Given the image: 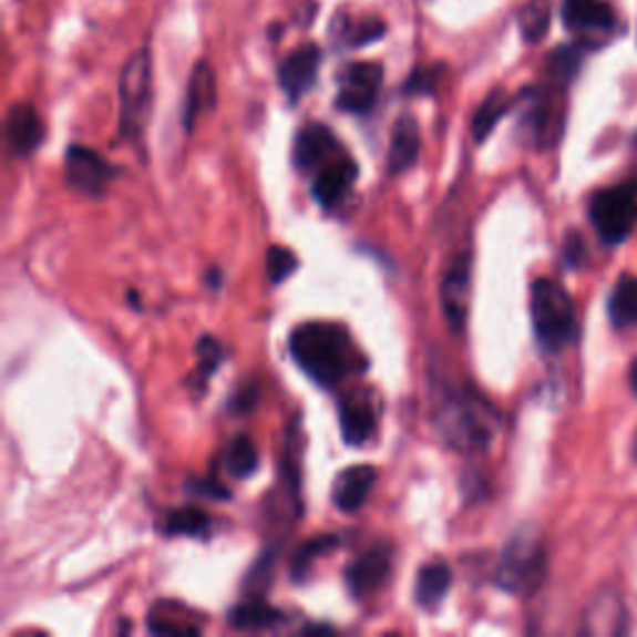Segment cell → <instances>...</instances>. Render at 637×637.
Returning <instances> with one entry per match:
<instances>
[{
	"instance_id": "cell-1",
	"label": "cell",
	"mask_w": 637,
	"mask_h": 637,
	"mask_svg": "<svg viewBox=\"0 0 637 637\" xmlns=\"http://www.w3.org/2000/svg\"><path fill=\"white\" fill-rule=\"evenodd\" d=\"M433 427L441 441L461 453L489 449L501 427V413L469 383L431 381Z\"/></svg>"
},
{
	"instance_id": "cell-2",
	"label": "cell",
	"mask_w": 637,
	"mask_h": 637,
	"mask_svg": "<svg viewBox=\"0 0 637 637\" xmlns=\"http://www.w3.org/2000/svg\"><path fill=\"white\" fill-rule=\"evenodd\" d=\"M289 353L297 367L321 389L339 383L367 369V359L351 333L337 321H305L289 333Z\"/></svg>"
},
{
	"instance_id": "cell-3",
	"label": "cell",
	"mask_w": 637,
	"mask_h": 637,
	"mask_svg": "<svg viewBox=\"0 0 637 637\" xmlns=\"http://www.w3.org/2000/svg\"><path fill=\"white\" fill-rule=\"evenodd\" d=\"M533 331L545 351H561L575 339V305L561 281L541 277L531 287Z\"/></svg>"
},
{
	"instance_id": "cell-4",
	"label": "cell",
	"mask_w": 637,
	"mask_h": 637,
	"mask_svg": "<svg viewBox=\"0 0 637 637\" xmlns=\"http://www.w3.org/2000/svg\"><path fill=\"white\" fill-rule=\"evenodd\" d=\"M120 133L130 143H143L153 107V58L147 50H135L120 73Z\"/></svg>"
},
{
	"instance_id": "cell-5",
	"label": "cell",
	"mask_w": 637,
	"mask_h": 637,
	"mask_svg": "<svg viewBox=\"0 0 637 637\" xmlns=\"http://www.w3.org/2000/svg\"><path fill=\"white\" fill-rule=\"evenodd\" d=\"M545 573V545L533 525H523L503 545L495 565V585L501 590L521 595L531 593Z\"/></svg>"
},
{
	"instance_id": "cell-6",
	"label": "cell",
	"mask_w": 637,
	"mask_h": 637,
	"mask_svg": "<svg viewBox=\"0 0 637 637\" xmlns=\"http://www.w3.org/2000/svg\"><path fill=\"white\" fill-rule=\"evenodd\" d=\"M590 222L603 242L620 245L637 227V185L600 189L590 199Z\"/></svg>"
},
{
	"instance_id": "cell-7",
	"label": "cell",
	"mask_w": 637,
	"mask_h": 637,
	"mask_svg": "<svg viewBox=\"0 0 637 637\" xmlns=\"http://www.w3.org/2000/svg\"><path fill=\"white\" fill-rule=\"evenodd\" d=\"M117 175V167L95 153V150L83 145H70L65 153V182L80 195L88 197H103L105 189L113 185Z\"/></svg>"
},
{
	"instance_id": "cell-8",
	"label": "cell",
	"mask_w": 637,
	"mask_h": 637,
	"mask_svg": "<svg viewBox=\"0 0 637 637\" xmlns=\"http://www.w3.org/2000/svg\"><path fill=\"white\" fill-rule=\"evenodd\" d=\"M337 107L343 113L363 115L377 105L383 83V68L379 63H349L339 73Z\"/></svg>"
},
{
	"instance_id": "cell-9",
	"label": "cell",
	"mask_w": 637,
	"mask_h": 637,
	"mask_svg": "<svg viewBox=\"0 0 637 637\" xmlns=\"http://www.w3.org/2000/svg\"><path fill=\"white\" fill-rule=\"evenodd\" d=\"M471 251H461V255L451 261L449 269L443 271L441 279V309L449 319V327L453 333H463L469 321V297H471Z\"/></svg>"
},
{
	"instance_id": "cell-10",
	"label": "cell",
	"mask_w": 637,
	"mask_h": 637,
	"mask_svg": "<svg viewBox=\"0 0 637 637\" xmlns=\"http://www.w3.org/2000/svg\"><path fill=\"white\" fill-rule=\"evenodd\" d=\"M357 177H359L357 162L351 160L349 153H343L329 160L327 165H321L315 172V177H311V197H315L321 209L327 212L337 209L351 195Z\"/></svg>"
},
{
	"instance_id": "cell-11",
	"label": "cell",
	"mask_w": 637,
	"mask_h": 637,
	"mask_svg": "<svg viewBox=\"0 0 637 637\" xmlns=\"http://www.w3.org/2000/svg\"><path fill=\"white\" fill-rule=\"evenodd\" d=\"M393 568V551L389 545H373L359 558H353L347 571H343V583H347L353 598H369L371 593L383 588Z\"/></svg>"
},
{
	"instance_id": "cell-12",
	"label": "cell",
	"mask_w": 637,
	"mask_h": 637,
	"mask_svg": "<svg viewBox=\"0 0 637 637\" xmlns=\"http://www.w3.org/2000/svg\"><path fill=\"white\" fill-rule=\"evenodd\" d=\"M321 65V50L315 43H305L281 60L279 65V88L285 90L289 103H299L317 83Z\"/></svg>"
},
{
	"instance_id": "cell-13",
	"label": "cell",
	"mask_w": 637,
	"mask_h": 637,
	"mask_svg": "<svg viewBox=\"0 0 637 637\" xmlns=\"http://www.w3.org/2000/svg\"><path fill=\"white\" fill-rule=\"evenodd\" d=\"M347 153L339 137L327 125L309 123L299 130L295 143V165L301 172H317L329 160Z\"/></svg>"
},
{
	"instance_id": "cell-14",
	"label": "cell",
	"mask_w": 637,
	"mask_h": 637,
	"mask_svg": "<svg viewBox=\"0 0 637 637\" xmlns=\"http://www.w3.org/2000/svg\"><path fill=\"white\" fill-rule=\"evenodd\" d=\"M6 137L10 153L16 157L33 155L45 140V125L38 110L28 103H16L10 107L6 117Z\"/></svg>"
},
{
	"instance_id": "cell-15",
	"label": "cell",
	"mask_w": 637,
	"mask_h": 637,
	"mask_svg": "<svg viewBox=\"0 0 637 637\" xmlns=\"http://www.w3.org/2000/svg\"><path fill=\"white\" fill-rule=\"evenodd\" d=\"M379 471L373 466H349L339 471V476L333 479L331 485V501L341 513H357L363 503H367L369 493L377 485Z\"/></svg>"
},
{
	"instance_id": "cell-16",
	"label": "cell",
	"mask_w": 637,
	"mask_h": 637,
	"mask_svg": "<svg viewBox=\"0 0 637 637\" xmlns=\"http://www.w3.org/2000/svg\"><path fill=\"white\" fill-rule=\"evenodd\" d=\"M205 618L179 600H157L147 613V630L153 635H199Z\"/></svg>"
},
{
	"instance_id": "cell-17",
	"label": "cell",
	"mask_w": 637,
	"mask_h": 637,
	"mask_svg": "<svg viewBox=\"0 0 637 637\" xmlns=\"http://www.w3.org/2000/svg\"><path fill=\"white\" fill-rule=\"evenodd\" d=\"M339 427L347 446H363L377 433V409L367 397L351 393L339 403Z\"/></svg>"
},
{
	"instance_id": "cell-18",
	"label": "cell",
	"mask_w": 637,
	"mask_h": 637,
	"mask_svg": "<svg viewBox=\"0 0 637 637\" xmlns=\"http://www.w3.org/2000/svg\"><path fill=\"white\" fill-rule=\"evenodd\" d=\"M215 105H217L215 73H212V68L207 63H197L189 75L185 110H182V125H185L187 133H192V127L197 125V120L205 113H209Z\"/></svg>"
},
{
	"instance_id": "cell-19",
	"label": "cell",
	"mask_w": 637,
	"mask_h": 637,
	"mask_svg": "<svg viewBox=\"0 0 637 637\" xmlns=\"http://www.w3.org/2000/svg\"><path fill=\"white\" fill-rule=\"evenodd\" d=\"M421 153V130L419 123L411 115H401L391 130V143H389V175H401L413 162L419 160Z\"/></svg>"
},
{
	"instance_id": "cell-20",
	"label": "cell",
	"mask_w": 637,
	"mask_h": 637,
	"mask_svg": "<svg viewBox=\"0 0 637 637\" xmlns=\"http://www.w3.org/2000/svg\"><path fill=\"white\" fill-rule=\"evenodd\" d=\"M563 23L575 33H603L613 28V10L605 0H563Z\"/></svg>"
},
{
	"instance_id": "cell-21",
	"label": "cell",
	"mask_w": 637,
	"mask_h": 637,
	"mask_svg": "<svg viewBox=\"0 0 637 637\" xmlns=\"http://www.w3.org/2000/svg\"><path fill=\"white\" fill-rule=\"evenodd\" d=\"M451 581L453 573L449 568V563L431 561L427 565H421L417 573V583H413V600H417V605L423 610L429 613L436 610L443 598H446Z\"/></svg>"
},
{
	"instance_id": "cell-22",
	"label": "cell",
	"mask_w": 637,
	"mask_h": 637,
	"mask_svg": "<svg viewBox=\"0 0 637 637\" xmlns=\"http://www.w3.org/2000/svg\"><path fill=\"white\" fill-rule=\"evenodd\" d=\"M625 605L620 595H598L585 610V633L590 635H620L625 633Z\"/></svg>"
},
{
	"instance_id": "cell-23",
	"label": "cell",
	"mask_w": 637,
	"mask_h": 637,
	"mask_svg": "<svg viewBox=\"0 0 637 637\" xmlns=\"http://www.w3.org/2000/svg\"><path fill=\"white\" fill-rule=\"evenodd\" d=\"M383 28L387 25H383L381 18L373 16L351 18L349 13H339L333 18L331 38L343 48H361L373 43V40H379L383 35Z\"/></svg>"
},
{
	"instance_id": "cell-24",
	"label": "cell",
	"mask_w": 637,
	"mask_h": 637,
	"mask_svg": "<svg viewBox=\"0 0 637 637\" xmlns=\"http://www.w3.org/2000/svg\"><path fill=\"white\" fill-rule=\"evenodd\" d=\"M227 620L232 628L237 630H269V628H277L279 623H285V613L275 605H269L267 600L261 598H249L245 603L235 605V608L229 610Z\"/></svg>"
},
{
	"instance_id": "cell-25",
	"label": "cell",
	"mask_w": 637,
	"mask_h": 637,
	"mask_svg": "<svg viewBox=\"0 0 637 637\" xmlns=\"http://www.w3.org/2000/svg\"><path fill=\"white\" fill-rule=\"evenodd\" d=\"M608 315L615 329L637 327V277H623L615 285L608 301Z\"/></svg>"
},
{
	"instance_id": "cell-26",
	"label": "cell",
	"mask_w": 637,
	"mask_h": 637,
	"mask_svg": "<svg viewBox=\"0 0 637 637\" xmlns=\"http://www.w3.org/2000/svg\"><path fill=\"white\" fill-rule=\"evenodd\" d=\"M508 110H511V97L505 95L503 90H493V93L485 95L483 103L476 110V115H473V125H471L473 140H476L479 145H483L485 140H489V135L493 133V127L501 123Z\"/></svg>"
},
{
	"instance_id": "cell-27",
	"label": "cell",
	"mask_w": 637,
	"mask_h": 637,
	"mask_svg": "<svg viewBox=\"0 0 637 637\" xmlns=\"http://www.w3.org/2000/svg\"><path fill=\"white\" fill-rule=\"evenodd\" d=\"M259 466L257 446L251 443L247 433L232 439L225 449V469L232 479H249Z\"/></svg>"
},
{
	"instance_id": "cell-28",
	"label": "cell",
	"mask_w": 637,
	"mask_h": 637,
	"mask_svg": "<svg viewBox=\"0 0 637 637\" xmlns=\"http://www.w3.org/2000/svg\"><path fill=\"white\" fill-rule=\"evenodd\" d=\"M209 531V515L205 511L195 508V505H185V508H175L165 515L162 521V533L165 535H207Z\"/></svg>"
},
{
	"instance_id": "cell-29",
	"label": "cell",
	"mask_w": 637,
	"mask_h": 637,
	"mask_svg": "<svg viewBox=\"0 0 637 637\" xmlns=\"http://www.w3.org/2000/svg\"><path fill=\"white\" fill-rule=\"evenodd\" d=\"M339 543L341 541L337 538V535H317V538L299 545V551L295 553V561H291V578H295L297 583L305 581L311 571V563H315L319 555L339 548Z\"/></svg>"
},
{
	"instance_id": "cell-30",
	"label": "cell",
	"mask_w": 637,
	"mask_h": 637,
	"mask_svg": "<svg viewBox=\"0 0 637 637\" xmlns=\"http://www.w3.org/2000/svg\"><path fill=\"white\" fill-rule=\"evenodd\" d=\"M222 361H225V347H222L219 339L205 333L197 341V371L192 373V379L205 387L212 373L222 367Z\"/></svg>"
},
{
	"instance_id": "cell-31",
	"label": "cell",
	"mask_w": 637,
	"mask_h": 637,
	"mask_svg": "<svg viewBox=\"0 0 637 637\" xmlns=\"http://www.w3.org/2000/svg\"><path fill=\"white\" fill-rule=\"evenodd\" d=\"M518 25H521V33L523 38L528 40V43H541L548 33V25H551V10L545 3H531L523 8V13L518 18Z\"/></svg>"
},
{
	"instance_id": "cell-32",
	"label": "cell",
	"mask_w": 637,
	"mask_h": 637,
	"mask_svg": "<svg viewBox=\"0 0 637 637\" xmlns=\"http://www.w3.org/2000/svg\"><path fill=\"white\" fill-rule=\"evenodd\" d=\"M299 267V259L289 247L275 245L267 249V277L271 285H281V281L295 275Z\"/></svg>"
},
{
	"instance_id": "cell-33",
	"label": "cell",
	"mask_w": 637,
	"mask_h": 637,
	"mask_svg": "<svg viewBox=\"0 0 637 637\" xmlns=\"http://www.w3.org/2000/svg\"><path fill=\"white\" fill-rule=\"evenodd\" d=\"M581 68V53L575 48H558L551 55V73L553 78H558L561 83H568L575 78Z\"/></svg>"
},
{
	"instance_id": "cell-34",
	"label": "cell",
	"mask_w": 637,
	"mask_h": 637,
	"mask_svg": "<svg viewBox=\"0 0 637 637\" xmlns=\"http://www.w3.org/2000/svg\"><path fill=\"white\" fill-rule=\"evenodd\" d=\"M189 491L207 495V499H219V501H227V499H229V491H227L222 483H217V479H205V481L189 483Z\"/></svg>"
},
{
	"instance_id": "cell-35",
	"label": "cell",
	"mask_w": 637,
	"mask_h": 637,
	"mask_svg": "<svg viewBox=\"0 0 637 637\" xmlns=\"http://www.w3.org/2000/svg\"><path fill=\"white\" fill-rule=\"evenodd\" d=\"M436 73L433 70H417L407 83V93H431L433 85H436Z\"/></svg>"
},
{
	"instance_id": "cell-36",
	"label": "cell",
	"mask_w": 637,
	"mask_h": 637,
	"mask_svg": "<svg viewBox=\"0 0 637 637\" xmlns=\"http://www.w3.org/2000/svg\"><path fill=\"white\" fill-rule=\"evenodd\" d=\"M257 399H259V393H257V389L251 387H245L242 389L235 399H232V409H237V411H247V409H251L257 403Z\"/></svg>"
},
{
	"instance_id": "cell-37",
	"label": "cell",
	"mask_w": 637,
	"mask_h": 637,
	"mask_svg": "<svg viewBox=\"0 0 637 637\" xmlns=\"http://www.w3.org/2000/svg\"><path fill=\"white\" fill-rule=\"evenodd\" d=\"M578 257H583V242L581 237H571L565 242V261H568L571 267L578 265Z\"/></svg>"
},
{
	"instance_id": "cell-38",
	"label": "cell",
	"mask_w": 637,
	"mask_h": 637,
	"mask_svg": "<svg viewBox=\"0 0 637 637\" xmlns=\"http://www.w3.org/2000/svg\"><path fill=\"white\" fill-rule=\"evenodd\" d=\"M207 285L215 287V289L222 285V269H219V267H212V269L207 271Z\"/></svg>"
},
{
	"instance_id": "cell-39",
	"label": "cell",
	"mask_w": 637,
	"mask_h": 637,
	"mask_svg": "<svg viewBox=\"0 0 637 637\" xmlns=\"http://www.w3.org/2000/svg\"><path fill=\"white\" fill-rule=\"evenodd\" d=\"M630 387L637 393V359L633 361V367H630Z\"/></svg>"
},
{
	"instance_id": "cell-40",
	"label": "cell",
	"mask_w": 637,
	"mask_h": 637,
	"mask_svg": "<svg viewBox=\"0 0 637 637\" xmlns=\"http://www.w3.org/2000/svg\"><path fill=\"white\" fill-rule=\"evenodd\" d=\"M305 630H307V633H321V630H329V633H331L333 628H331V625H307Z\"/></svg>"
},
{
	"instance_id": "cell-41",
	"label": "cell",
	"mask_w": 637,
	"mask_h": 637,
	"mask_svg": "<svg viewBox=\"0 0 637 637\" xmlns=\"http://www.w3.org/2000/svg\"><path fill=\"white\" fill-rule=\"evenodd\" d=\"M635 456H637V439H635Z\"/></svg>"
}]
</instances>
